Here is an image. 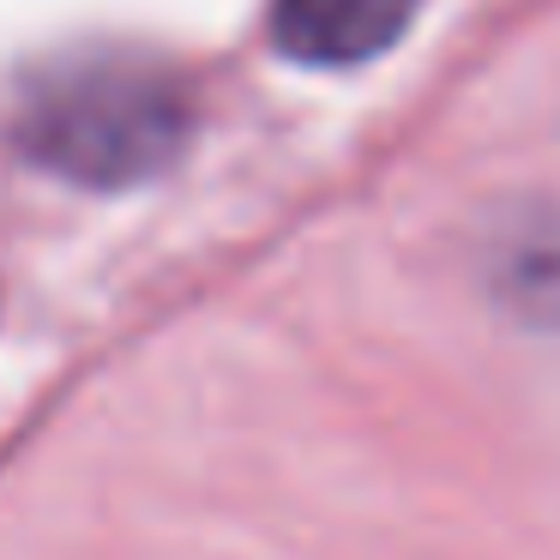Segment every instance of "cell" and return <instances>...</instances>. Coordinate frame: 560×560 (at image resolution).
<instances>
[{
	"mask_svg": "<svg viewBox=\"0 0 560 560\" xmlns=\"http://www.w3.org/2000/svg\"><path fill=\"white\" fill-rule=\"evenodd\" d=\"M19 151L85 187H121L163 170L187 139V91L158 61L79 55L25 91Z\"/></svg>",
	"mask_w": 560,
	"mask_h": 560,
	"instance_id": "6da1fadb",
	"label": "cell"
},
{
	"mask_svg": "<svg viewBox=\"0 0 560 560\" xmlns=\"http://www.w3.org/2000/svg\"><path fill=\"white\" fill-rule=\"evenodd\" d=\"M416 0H271V37L302 67H362L410 31Z\"/></svg>",
	"mask_w": 560,
	"mask_h": 560,
	"instance_id": "7a4b0ae2",
	"label": "cell"
}]
</instances>
